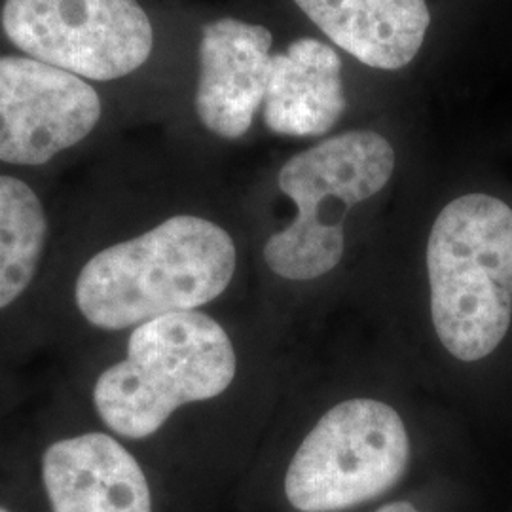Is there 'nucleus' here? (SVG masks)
Here are the masks:
<instances>
[{
    "label": "nucleus",
    "mask_w": 512,
    "mask_h": 512,
    "mask_svg": "<svg viewBox=\"0 0 512 512\" xmlns=\"http://www.w3.org/2000/svg\"><path fill=\"white\" fill-rule=\"evenodd\" d=\"M236 268L238 249L222 226L175 215L88 256L74 272L71 302L88 329L120 334L211 304L230 287Z\"/></svg>",
    "instance_id": "obj_1"
},
{
    "label": "nucleus",
    "mask_w": 512,
    "mask_h": 512,
    "mask_svg": "<svg viewBox=\"0 0 512 512\" xmlns=\"http://www.w3.org/2000/svg\"><path fill=\"white\" fill-rule=\"evenodd\" d=\"M236 372V349L215 317L169 313L129 330L124 355L93 382V412L114 437L143 442L177 410L220 397Z\"/></svg>",
    "instance_id": "obj_2"
},
{
    "label": "nucleus",
    "mask_w": 512,
    "mask_h": 512,
    "mask_svg": "<svg viewBox=\"0 0 512 512\" xmlns=\"http://www.w3.org/2000/svg\"><path fill=\"white\" fill-rule=\"evenodd\" d=\"M431 317L463 363L499 348L512 323V207L473 192L448 203L427 241Z\"/></svg>",
    "instance_id": "obj_3"
},
{
    "label": "nucleus",
    "mask_w": 512,
    "mask_h": 512,
    "mask_svg": "<svg viewBox=\"0 0 512 512\" xmlns=\"http://www.w3.org/2000/svg\"><path fill=\"white\" fill-rule=\"evenodd\" d=\"M395 162L391 143L370 129L340 133L293 156L277 184L296 205V219L266 241L268 268L291 281L332 272L346 249L349 209L389 183Z\"/></svg>",
    "instance_id": "obj_4"
},
{
    "label": "nucleus",
    "mask_w": 512,
    "mask_h": 512,
    "mask_svg": "<svg viewBox=\"0 0 512 512\" xmlns=\"http://www.w3.org/2000/svg\"><path fill=\"white\" fill-rule=\"evenodd\" d=\"M412 465L401 414L376 399L336 404L300 442L281 478L293 512H357L393 494Z\"/></svg>",
    "instance_id": "obj_5"
},
{
    "label": "nucleus",
    "mask_w": 512,
    "mask_h": 512,
    "mask_svg": "<svg viewBox=\"0 0 512 512\" xmlns=\"http://www.w3.org/2000/svg\"><path fill=\"white\" fill-rule=\"evenodd\" d=\"M2 29L29 57L99 82L137 71L154 48L137 0H6Z\"/></svg>",
    "instance_id": "obj_6"
},
{
    "label": "nucleus",
    "mask_w": 512,
    "mask_h": 512,
    "mask_svg": "<svg viewBox=\"0 0 512 512\" xmlns=\"http://www.w3.org/2000/svg\"><path fill=\"white\" fill-rule=\"evenodd\" d=\"M92 86L33 57H0V162L44 165L82 143L101 120Z\"/></svg>",
    "instance_id": "obj_7"
},
{
    "label": "nucleus",
    "mask_w": 512,
    "mask_h": 512,
    "mask_svg": "<svg viewBox=\"0 0 512 512\" xmlns=\"http://www.w3.org/2000/svg\"><path fill=\"white\" fill-rule=\"evenodd\" d=\"M35 484L40 512H158L145 463L105 429L50 440L38 456Z\"/></svg>",
    "instance_id": "obj_8"
},
{
    "label": "nucleus",
    "mask_w": 512,
    "mask_h": 512,
    "mask_svg": "<svg viewBox=\"0 0 512 512\" xmlns=\"http://www.w3.org/2000/svg\"><path fill=\"white\" fill-rule=\"evenodd\" d=\"M272 44L270 29L241 19L203 27L196 112L211 133L234 141L251 129L264 101Z\"/></svg>",
    "instance_id": "obj_9"
},
{
    "label": "nucleus",
    "mask_w": 512,
    "mask_h": 512,
    "mask_svg": "<svg viewBox=\"0 0 512 512\" xmlns=\"http://www.w3.org/2000/svg\"><path fill=\"white\" fill-rule=\"evenodd\" d=\"M346 105L342 59L332 46L317 38H298L272 55L262 101L270 131L287 137L325 135Z\"/></svg>",
    "instance_id": "obj_10"
},
{
    "label": "nucleus",
    "mask_w": 512,
    "mask_h": 512,
    "mask_svg": "<svg viewBox=\"0 0 512 512\" xmlns=\"http://www.w3.org/2000/svg\"><path fill=\"white\" fill-rule=\"evenodd\" d=\"M332 44L372 69L399 71L421 50L427 0H294Z\"/></svg>",
    "instance_id": "obj_11"
},
{
    "label": "nucleus",
    "mask_w": 512,
    "mask_h": 512,
    "mask_svg": "<svg viewBox=\"0 0 512 512\" xmlns=\"http://www.w3.org/2000/svg\"><path fill=\"white\" fill-rule=\"evenodd\" d=\"M48 232L37 192L14 175H0V315L14 310L37 283Z\"/></svg>",
    "instance_id": "obj_12"
},
{
    "label": "nucleus",
    "mask_w": 512,
    "mask_h": 512,
    "mask_svg": "<svg viewBox=\"0 0 512 512\" xmlns=\"http://www.w3.org/2000/svg\"><path fill=\"white\" fill-rule=\"evenodd\" d=\"M370 512H431L427 511V507H423L421 503H416L414 499L408 497H397V499H389L378 503Z\"/></svg>",
    "instance_id": "obj_13"
}]
</instances>
